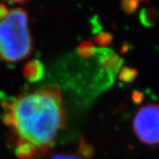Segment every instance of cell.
<instances>
[{
    "instance_id": "obj_5",
    "label": "cell",
    "mask_w": 159,
    "mask_h": 159,
    "mask_svg": "<svg viewBox=\"0 0 159 159\" xmlns=\"http://www.w3.org/2000/svg\"><path fill=\"white\" fill-rule=\"evenodd\" d=\"M24 75L30 81H38L43 77L44 68L43 64L38 60H32L27 63L24 66Z\"/></svg>"
},
{
    "instance_id": "obj_11",
    "label": "cell",
    "mask_w": 159,
    "mask_h": 159,
    "mask_svg": "<svg viewBox=\"0 0 159 159\" xmlns=\"http://www.w3.org/2000/svg\"><path fill=\"white\" fill-rule=\"evenodd\" d=\"M112 39H113L112 34L109 32H101L100 34H97L95 37L96 43L101 46H107L111 44Z\"/></svg>"
},
{
    "instance_id": "obj_13",
    "label": "cell",
    "mask_w": 159,
    "mask_h": 159,
    "mask_svg": "<svg viewBox=\"0 0 159 159\" xmlns=\"http://www.w3.org/2000/svg\"><path fill=\"white\" fill-rule=\"evenodd\" d=\"M52 159H81L77 157H74V156H66V155H57L55 156Z\"/></svg>"
},
{
    "instance_id": "obj_12",
    "label": "cell",
    "mask_w": 159,
    "mask_h": 159,
    "mask_svg": "<svg viewBox=\"0 0 159 159\" xmlns=\"http://www.w3.org/2000/svg\"><path fill=\"white\" fill-rule=\"evenodd\" d=\"M9 11H10V10H9L5 5L0 4V20H4V19L8 15Z\"/></svg>"
},
{
    "instance_id": "obj_14",
    "label": "cell",
    "mask_w": 159,
    "mask_h": 159,
    "mask_svg": "<svg viewBox=\"0 0 159 159\" xmlns=\"http://www.w3.org/2000/svg\"><path fill=\"white\" fill-rule=\"evenodd\" d=\"M7 2H10V3H25V2H28L29 0H5Z\"/></svg>"
},
{
    "instance_id": "obj_4",
    "label": "cell",
    "mask_w": 159,
    "mask_h": 159,
    "mask_svg": "<svg viewBox=\"0 0 159 159\" xmlns=\"http://www.w3.org/2000/svg\"><path fill=\"white\" fill-rule=\"evenodd\" d=\"M99 62L106 71L116 73L121 66L122 59L112 51L104 49L99 51Z\"/></svg>"
},
{
    "instance_id": "obj_2",
    "label": "cell",
    "mask_w": 159,
    "mask_h": 159,
    "mask_svg": "<svg viewBox=\"0 0 159 159\" xmlns=\"http://www.w3.org/2000/svg\"><path fill=\"white\" fill-rule=\"evenodd\" d=\"M33 42L29 18L22 8H13L0 20V57L6 62H17L28 57Z\"/></svg>"
},
{
    "instance_id": "obj_6",
    "label": "cell",
    "mask_w": 159,
    "mask_h": 159,
    "mask_svg": "<svg viewBox=\"0 0 159 159\" xmlns=\"http://www.w3.org/2000/svg\"><path fill=\"white\" fill-rule=\"evenodd\" d=\"M139 20L143 27L152 28L159 21V11L155 7H143L139 12Z\"/></svg>"
},
{
    "instance_id": "obj_10",
    "label": "cell",
    "mask_w": 159,
    "mask_h": 159,
    "mask_svg": "<svg viewBox=\"0 0 159 159\" xmlns=\"http://www.w3.org/2000/svg\"><path fill=\"white\" fill-rule=\"evenodd\" d=\"M137 71L130 67H123L119 73V79L125 82H130L136 77Z\"/></svg>"
},
{
    "instance_id": "obj_7",
    "label": "cell",
    "mask_w": 159,
    "mask_h": 159,
    "mask_svg": "<svg viewBox=\"0 0 159 159\" xmlns=\"http://www.w3.org/2000/svg\"><path fill=\"white\" fill-rule=\"evenodd\" d=\"M36 152V147L32 143L23 141L18 145L16 155L20 159H32Z\"/></svg>"
},
{
    "instance_id": "obj_3",
    "label": "cell",
    "mask_w": 159,
    "mask_h": 159,
    "mask_svg": "<svg viewBox=\"0 0 159 159\" xmlns=\"http://www.w3.org/2000/svg\"><path fill=\"white\" fill-rule=\"evenodd\" d=\"M133 128L138 139L145 144L159 143V105L147 104L137 111Z\"/></svg>"
},
{
    "instance_id": "obj_9",
    "label": "cell",
    "mask_w": 159,
    "mask_h": 159,
    "mask_svg": "<svg viewBox=\"0 0 159 159\" xmlns=\"http://www.w3.org/2000/svg\"><path fill=\"white\" fill-rule=\"evenodd\" d=\"M97 52L95 45L89 41H85L80 43L78 46V53L81 57H90Z\"/></svg>"
},
{
    "instance_id": "obj_1",
    "label": "cell",
    "mask_w": 159,
    "mask_h": 159,
    "mask_svg": "<svg viewBox=\"0 0 159 159\" xmlns=\"http://www.w3.org/2000/svg\"><path fill=\"white\" fill-rule=\"evenodd\" d=\"M10 113L18 134L35 147L48 146L63 124L61 99L53 90L37 91L20 97L11 104Z\"/></svg>"
},
{
    "instance_id": "obj_8",
    "label": "cell",
    "mask_w": 159,
    "mask_h": 159,
    "mask_svg": "<svg viewBox=\"0 0 159 159\" xmlns=\"http://www.w3.org/2000/svg\"><path fill=\"white\" fill-rule=\"evenodd\" d=\"M142 2L149 3V0H119L120 8L126 15H132L138 10Z\"/></svg>"
}]
</instances>
